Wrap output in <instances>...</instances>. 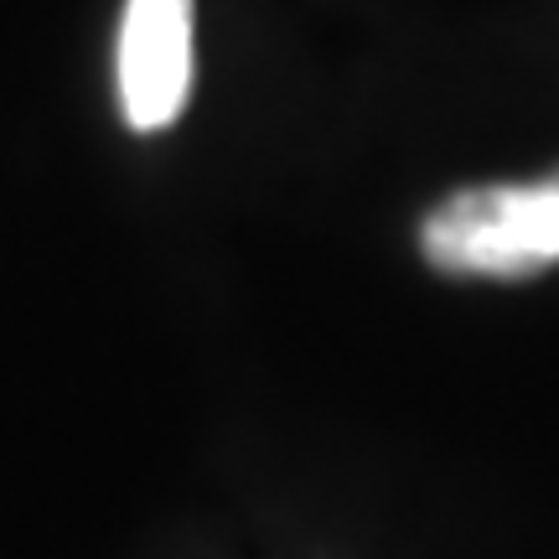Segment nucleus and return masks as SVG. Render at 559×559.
Returning a JSON list of instances; mask_svg holds the SVG:
<instances>
[{
	"label": "nucleus",
	"instance_id": "1",
	"mask_svg": "<svg viewBox=\"0 0 559 559\" xmlns=\"http://www.w3.org/2000/svg\"><path fill=\"white\" fill-rule=\"evenodd\" d=\"M425 260L445 275L528 280L559 264V171L539 181L461 187L419 228Z\"/></svg>",
	"mask_w": 559,
	"mask_h": 559
},
{
	"label": "nucleus",
	"instance_id": "2",
	"mask_svg": "<svg viewBox=\"0 0 559 559\" xmlns=\"http://www.w3.org/2000/svg\"><path fill=\"white\" fill-rule=\"evenodd\" d=\"M192 88V0H124L120 109L130 130H166Z\"/></svg>",
	"mask_w": 559,
	"mask_h": 559
}]
</instances>
